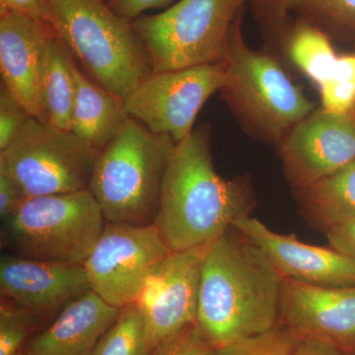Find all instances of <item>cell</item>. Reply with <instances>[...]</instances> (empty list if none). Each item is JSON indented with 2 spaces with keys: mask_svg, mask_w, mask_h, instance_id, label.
I'll use <instances>...</instances> for the list:
<instances>
[{
  "mask_svg": "<svg viewBox=\"0 0 355 355\" xmlns=\"http://www.w3.org/2000/svg\"><path fill=\"white\" fill-rule=\"evenodd\" d=\"M298 340L333 343L343 352L355 349V286H311L284 277L280 317Z\"/></svg>",
  "mask_w": 355,
  "mask_h": 355,
  "instance_id": "cell-13",
  "label": "cell"
},
{
  "mask_svg": "<svg viewBox=\"0 0 355 355\" xmlns=\"http://www.w3.org/2000/svg\"><path fill=\"white\" fill-rule=\"evenodd\" d=\"M176 142L130 116L98 154L89 190L106 222L153 225Z\"/></svg>",
  "mask_w": 355,
  "mask_h": 355,
  "instance_id": "cell-3",
  "label": "cell"
},
{
  "mask_svg": "<svg viewBox=\"0 0 355 355\" xmlns=\"http://www.w3.org/2000/svg\"><path fill=\"white\" fill-rule=\"evenodd\" d=\"M71 71L74 102L70 130L101 150L120 133L130 118L125 101L91 79L72 55Z\"/></svg>",
  "mask_w": 355,
  "mask_h": 355,
  "instance_id": "cell-18",
  "label": "cell"
},
{
  "mask_svg": "<svg viewBox=\"0 0 355 355\" xmlns=\"http://www.w3.org/2000/svg\"><path fill=\"white\" fill-rule=\"evenodd\" d=\"M287 177L305 190L342 170L355 158L354 113L313 112L280 142Z\"/></svg>",
  "mask_w": 355,
  "mask_h": 355,
  "instance_id": "cell-12",
  "label": "cell"
},
{
  "mask_svg": "<svg viewBox=\"0 0 355 355\" xmlns=\"http://www.w3.org/2000/svg\"><path fill=\"white\" fill-rule=\"evenodd\" d=\"M320 86L323 110L334 114L354 113L355 55H342L331 76Z\"/></svg>",
  "mask_w": 355,
  "mask_h": 355,
  "instance_id": "cell-24",
  "label": "cell"
},
{
  "mask_svg": "<svg viewBox=\"0 0 355 355\" xmlns=\"http://www.w3.org/2000/svg\"><path fill=\"white\" fill-rule=\"evenodd\" d=\"M249 0H179L132 26L151 71L222 64L231 33Z\"/></svg>",
  "mask_w": 355,
  "mask_h": 355,
  "instance_id": "cell-6",
  "label": "cell"
},
{
  "mask_svg": "<svg viewBox=\"0 0 355 355\" xmlns=\"http://www.w3.org/2000/svg\"><path fill=\"white\" fill-rule=\"evenodd\" d=\"M330 247L355 261V219H345L324 228Z\"/></svg>",
  "mask_w": 355,
  "mask_h": 355,
  "instance_id": "cell-29",
  "label": "cell"
},
{
  "mask_svg": "<svg viewBox=\"0 0 355 355\" xmlns=\"http://www.w3.org/2000/svg\"><path fill=\"white\" fill-rule=\"evenodd\" d=\"M40 95L49 123L62 130H71L74 102L71 55L53 30L46 38L42 55Z\"/></svg>",
  "mask_w": 355,
  "mask_h": 355,
  "instance_id": "cell-19",
  "label": "cell"
},
{
  "mask_svg": "<svg viewBox=\"0 0 355 355\" xmlns=\"http://www.w3.org/2000/svg\"><path fill=\"white\" fill-rule=\"evenodd\" d=\"M254 207L249 183L216 172L210 128L202 125L175 146L154 225L170 251H184L209 245Z\"/></svg>",
  "mask_w": 355,
  "mask_h": 355,
  "instance_id": "cell-2",
  "label": "cell"
},
{
  "mask_svg": "<svg viewBox=\"0 0 355 355\" xmlns=\"http://www.w3.org/2000/svg\"><path fill=\"white\" fill-rule=\"evenodd\" d=\"M238 16L227 55L222 96L244 123L273 142H282L298 123L314 112V104L294 85L282 65L249 48Z\"/></svg>",
  "mask_w": 355,
  "mask_h": 355,
  "instance_id": "cell-7",
  "label": "cell"
},
{
  "mask_svg": "<svg viewBox=\"0 0 355 355\" xmlns=\"http://www.w3.org/2000/svg\"><path fill=\"white\" fill-rule=\"evenodd\" d=\"M232 227L258 245L282 277L311 286H355V261L331 247L315 246L294 235L279 234L251 216L234 222Z\"/></svg>",
  "mask_w": 355,
  "mask_h": 355,
  "instance_id": "cell-14",
  "label": "cell"
},
{
  "mask_svg": "<svg viewBox=\"0 0 355 355\" xmlns=\"http://www.w3.org/2000/svg\"><path fill=\"white\" fill-rule=\"evenodd\" d=\"M31 114L4 86L0 87V151L17 137Z\"/></svg>",
  "mask_w": 355,
  "mask_h": 355,
  "instance_id": "cell-27",
  "label": "cell"
},
{
  "mask_svg": "<svg viewBox=\"0 0 355 355\" xmlns=\"http://www.w3.org/2000/svg\"><path fill=\"white\" fill-rule=\"evenodd\" d=\"M287 51L292 62L318 85L331 76L338 58L322 28L306 20L292 28Z\"/></svg>",
  "mask_w": 355,
  "mask_h": 355,
  "instance_id": "cell-21",
  "label": "cell"
},
{
  "mask_svg": "<svg viewBox=\"0 0 355 355\" xmlns=\"http://www.w3.org/2000/svg\"><path fill=\"white\" fill-rule=\"evenodd\" d=\"M225 83L223 64L151 72L125 98L130 116L176 144L195 130L205 102Z\"/></svg>",
  "mask_w": 355,
  "mask_h": 355,
  "instance_id": "cell-10",
  "label": "cell"
},
{
  "mask_svg": "<svg viewBox=\"0 0 355 355\" xmlns=\"http://www.w3.org/2000/svg\"><path fill=\"white\" fill-rule=\"evenodd\" d=\"M99 151L71 130L30 116L16 139L0 151L23 198L87 190Z\"/></svg>",
  "mask_w": 355,
  "mask_h": 355,
  "instance_id": "cell-8",
  "label": "cell"
},
{
  "mask_svg": "<svg viewBox=\"0 0 355 355\" xmlns=\"http://www.w3.org/2000/svg\"><path fill=\"white\" fill-rule=\"evenodd\" d=\"M30 311L2 299L0 307V355H18L22 352L35 324Z\"/></svg>",
  "mask_w": 355,
  "mask_h": 355,
  "instance_id": "cell-26",
  "label": "cell"
},
{
  "mask_svg": "<svg viewBox=\"0 0 355 355\" xmlns=\"http://www.w3.org/2000/svg\"><path fill=\"white\" fill-rule=\"evenodd\" d=\"M297 343L298 338L289 329L277 326L260 335L218 347L216 355H292Z\"/></svg>",
  "mask_w": 355,
  "mask_h": 355,
  "instance_id": "cell-25",
  "label": "cell"
},
{
  "mask_svg": "<svg viewBox=\"0 0 355 355\" xmlns=\"http://www.w3.org/2000/svg\"><path fill=\"white\" fill-rule=\"evenodd\" d=\"M292 355H345L342 349L333 343L306 338L298 340Z\"/></svg>",
  "mask_w": 355,
  "mask_h": 355,
  "instance_id": "cell-33",
  "label": "cell"
},
{
  "mask_svg": "<svg viewBox=\"0 0 355 355\" xmlns=\"http://www.w3.org/2000/svg\"><path fill=\"white\" fill-rule=\"evenodd\" d=\"M207 248L171 252L151 273L135 301L153 352L197 321L200 273Z\"/></svg>",
  "mask_w": 355,
  "mask_h": 355,
  "instance_id": "cell-11",
  "label": "cell"
},
{
  "mask_svg": "<svg viewBox=\"0 0 355 355\" xmlns=\"http://www.w3.org/2000/svg\"><path fill=\"white\" fill-rule=\"evenodd\" d=\"M303 191L308 212L324 229L355 219V158L336 174Z\"/></svg>",
  "mask_w": 355,
  "mask_h": 355,
  "instance_id": "cell-20",
  "label": "cell"
},
{
  "mask_svg": "<svg viewBox=\"0 0 355 355\" xmlns=\"http://www.w3.org/2000/svg\"><path fill=\"white\" fill-rule=\"evenodd\" d=\"M257 13L280 24L289 14L299 13L320 25L355 27V0H249Z\"/></svg>",
  "mask_w": 355,
  "mask_h": 355,
  "instance_id": "cell-22",
  "label": "cell"
},
{
  "mask_svg": "<svg viewBox=\"0 0 355 355\" xmlns=\"http://www.w3.org/2000/svg\"><path fill=\"white\" fill-rule=\"evenodd\" d=\"M146 322L135 303L121 308L118 318L96 345L92 355H151Z\"/></svg>",
  "mask_w": 355,
  "mask_h": 355,
  "instance_id": "cell-23",
  "label": "cell"
},
{
  "mask_svg": "<svg viewBox=\"0 0 355 355\" xmlns=\"http://www.w3.org/2000/svg\"><path fill=\"white\" fill-rule=\"evenodd\" d=\"M282 284L265 252L231 227L203 259L196 324L216 349L272 330L279 321Z\"/></svg>",
  "mask_w": 355,
  "mask_h": 355,
  "instance_id": "cell-1",
  "label": "cell"
},
{
  "mask_svg": "<svg viewBox=\"0 0 355 355\" xmlns=\"http://www.w3.org/2000/svg\"><path fill=\"white\" fill-rule=\"evenodd\" d=\"M48 23L19 13L0 12V74L2 86L28 113L49 123L40 95V70Z\"/></svg>",
  "mask_w": 355,
  "mask_h": 355,
  "instance_id": "cell-16",
  "label": "cell"
},
{
  "mask_svg": "<svg viewBox=\"0 0 355 355\" xmlns=\"http://www.w3.org/2000/svg\"><path fill=\"white\" fill-rule=\"evenodd\" d=\"M170 253L154 224L107 222L83 266L91 291L121 309L137 301L151 273Z\"/></svg>",
  "mask_w": 355,
  "mask_h": 355,
  "instance_id": "cell-9",
  "label": "cell"
},
{
  "mask_svg": "<svg viewBox=\"0 0 355 355\" xmlns=\"http://www.w3.org/2000/svg\"><path fill=\"white\" fill-rule=\"evenodd\" d=\"M91 291L83 265L6 254L0 260L2 297L33 314L53 312Z\"/></svg>",
  "mask_w": 355,
  "mask_h": 355,
  "instance_id": "cell-15",
  "label": "cell"
},
{
  "mask_svg": "<svg viewBox=\"0 0 355 355\" xmlns=\"http://www.w3.org/2000/svg\"><path fill=\"white\" fill-rule=\"evenodd\" d=\"M3 221L2 240L13 254L69 265H83L106 225L89 189L25 198Z\"/></svg>",
  "mask_w": 355,
  "mask_h": 355,
  "instance_id": "cell-5",
  "label": "cell"
},
{
  "mask_svg": "<svg viewBox=\"0 0 355 355\" xmlns=\"http://www.w3.org/2000/svg\"><path fill=\"white\" fill-rule=\"evenodd\" d=\"M171 1L172 0H108L107 3L118 15L132 22L139 16L144 15L146 11L164 7Z\"/></svg>",
  "mask_w": 355,
  "mask_h": 355,
  "instance_id": "cell-32",
  "label": "cell"
},
{
  "mask_svg": "<svg viewBox=\"0 0 355 355\" xmlns=\"http://www.w3.org/2000/svg\"><path fill=\"white\" fill-rule=\"evenodd\" d=\"M18 355H25L24 354H23V352H21L20 354H18Z\"/></svg>",
  "mask_w": 355,
  "mask_h": 355,
  "instance_id": "cell-34",
  "label": "cell"
},
{
  "mask_svg": "<svg viewBox=\"0 0 355 355\" xmlns=\"http://www.w3.org/2000/svg\"><path fill=\"white\" fill-rule=\"evenodd\" d=\"M0 12L19 13L49 24L50 0H0Z\"/></svg>",
  "mask_w": 355,
  "mask_h": 355,
  "instance_id": "cell-31",
  "label": "cell"
},
{
  "mask_svg": "<svg viewBox=\"0 0 355 355\" xmlns=\"http://www.w3.org/2000/svg\"><path fill=\"white\" fill-rule=\"evenodd\" d=\"M120 308L93 291L70 301L57 319L26 343L25 355H92L96 345L118 318Z\"/></svg>",
  "mask_w": 355,
  "mask_h": 355,
  "instance_id": "cell-17",
  "label": "cell"
},
{
  "mask_svg": "<svg viewBox=\"0 0 355 355\" xmlns=\"http://www.w3.org/2000/svg\"><path fill=\"white\" fill-rule=\"evenodd\" d=\"M23 200L24 198L15 181L6 168L0 165V217L2 220L12 216Z\"/></svg>",
  "mask_w": 355,
  "mask_h": 355,
  "instance_id": "cell-30",
  "label": "cell"
},
{
  "mask_svg": "<svg viewBox=\"0 0 355 355\" xmlns=\"http://www.w3.org/2000/svg\"><path fill=\"white\" fill-rule=\"evenodd\" d=\"M49 24L80 69L123 101L153 72L132 22L106 0H50Z\"/></svg>",
  "mask_w": 355,
  "mask_h": 355,
  "instance_id": "cell-4",
  "label": "cell"
},
{
  "mask_svg": "<svg viewBox=\"0 0 355 355\" xmlns=\"http://www.w3.org/2000/svg\"><path fill=\"white\" fill-rule=\"evenodd\" d=\"M216 352L195 323L159 345L151 355H216Z\"/></svg>",
  "mask_w": 355,
  "mask_h": 355,
  "instance_id": "cell-28",
  "label": "cell"
}]
</instances>
